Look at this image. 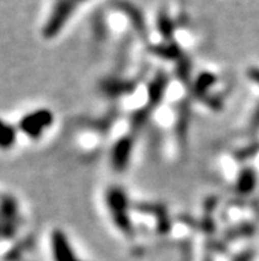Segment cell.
<instances>
[{
	"label": "cell",
	"instance_id": "cell-4",
	"mask_svg": "<svg viewBox=\"0 0 259 261\" xmlns=\"http://www.w3.org/2000/svg\"><path fill=\"white\" fill-rule=\"evenodd\" d=\"M53 255L56 261H74L72 251H70L69 243L66 240L65 235L56 231L53 233Z\"/></svg>",
	"mask_w": 259,
	"mask_h": 261
},
{
	"label": "cell",
	"instance_id": "cell-8",
	"mask_svg": "<svg viewBox=\"0 0 259 261\" xmlns=\"http://www.w3.org/2000/svg\"><path fill=\"white\" fill-rule=\"evenodd\" d=\"M76 2H79V0H76Z\"/></svg>",
	"mask_w": 259,
	"mask_h": 261
},
{
	"label": "cell",
	"instance_id": "cell-5",
	"mask_svg": "<svg viewBox=\"0 0 259 261\" xmlns=\"http://www.w3.org/2000/svg\"><path fill=\"white\" fill-rule=\"evenodd\" d=\"M130 154H131V141L128 138L119 141L118 145L114 147V151H112V163H114L115 169H125L127 166Z\"/></svg>",
	"mask_w": 259,
	"mask_h": 261
},
{
	"label": "cell",
	"instance_id": "cell-1",
	"mask_svg": "<svg viewBox=\"0 0 259 261\" xmlns=\"http://www.w3.org/2000/svg\"><path fill=\"white\" fill-rule=\"evenodd\" d=\"M76 3V0H57L56 6L53 8L49 19L44 27V36L46 39L56 36L57 33L61 31L64 24L68 21L69 16L74 11Z\"/></svg>",
	"mask_w": 259,
	"mask_h": 261
},
{
	"label": "cell",
	"instance_id": "cell-6",
	"mask_svg": "<svg viewBox=\"0 0 259 261\" xmlns=\"http://www.w3.org/2000/svg\"><path fill=\"white\" fill-rule=\"evenodd\" d=\"M15 138H16V133L12 126L7 125L0 119V147L2 149L11 147L15 142Z\"/></svg>",
	"mask_w": 259,
	"mask_h": 261
},
{
	"label": "cell",
	"instance_id": "cell-3",
	"mask_svg": "<svg viewBox=\"0 0 259 261\" xmlns=\"http://www.w3.org/2000/svg\"><path fill=\"white\" fill-rule=\"evenodd\" d=\"M53 117L48 110H37L24 117L20 122V129L31 138H39L44 130L52 123Z\"/></svg>",
	"mask_w": 259,
	"mask_h": 261
},
{
	"label": "cell",
	"instance_id": "cell-7",
	"mask_svg": "<svg viewBox=\"0 0 259 261\" xmlns=\"http://www.w3.org/2000/svg\"><path fill=\"white\" fill-rule=\"evenodd\" d=\"M254 187V172L245 171L238 180V189L241 192H247Z\"/></svg>",
	"mask_w": 259,
	"mask_h": 261
},
{
	"label": "cell",
	"instance_id": "cell-2",
	"mask_svg": "<svg viewBox=\"0 0 259 261\" xmlns=\"http://www.w3.org/2000/svg\"><path fill=\"white\" fill-rule=\"evenodd\" d=\"M107 200L112 219L119 227V229L125 233H130L131 232V223H130V219L127 216V200H126L123 192L118 189L111 190L108 192Z\"/></svg>",
	"mask_w": 259,
	"mask_h": 261
}]
</instances>
